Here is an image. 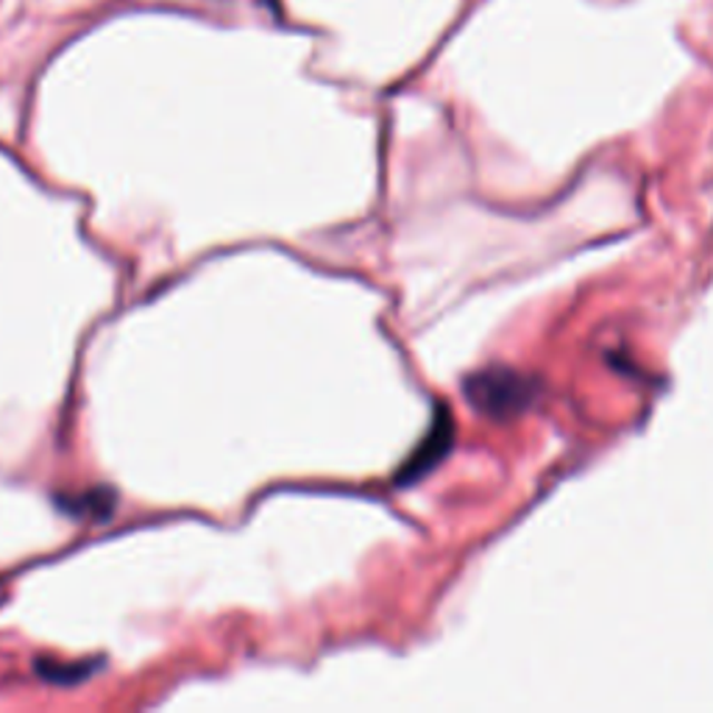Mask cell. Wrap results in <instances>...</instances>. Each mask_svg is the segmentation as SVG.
I'll return each mask as SVG.
<instances>
[{
    "label": "cell",
    "mask_w": 713,
    "mask_h": 713,
    "mask_svg": "<svg viewBox=\"0 0 713 713\" xmlns=\"http://www.w3.org/2000/svg\"><path fill=\"white\" fill-rule=\"evenodd\" d=\"M449 446H451V423H449V416H446V410H440V418L438 421H432L427 438H423L421 446L412 451L410 460L401 466L395 482L410 485L416 482V479H421L423 473H427L429 468H434V462L449 451Z\"/></svg>",
    "instance_id": "obj_2"
},
{
    "label": "cell",
    "mask_w": 713,
    "mask_h": 713,
    "mask_svg": "<svg viewBox=\"0 0 713 713\" xmlns=\"http://www.w3.org/2000/svg\"><path fill=\"white\" fill-rule=\"evenodd\" d=\"M466 395L471 399L473 407H479L488 416H501V412H510L521 395V382L510 373L499 371H485L477 373L466 382Z\"/></svg>",
    "instance_id": "obj_1"
},
{
    "label": "cell",
    "mask_w": 713,
    "mask_h": 713,
    "mask_svg": "<svg viewBox=\"0 0 713 713\" xmlns=\"http://www.w3.org/2000/svg\"><path fill=\"white\" fill-rule=\"evenodd\" d=\"M100 663L98 661H87V663H61V661H48V657H39L33 663L39 677L45 683H53V685H76L84 683L87 677H92L98 672Z\"/></svg>",
    "instance_id": "obj_3"
}]
</instances>
